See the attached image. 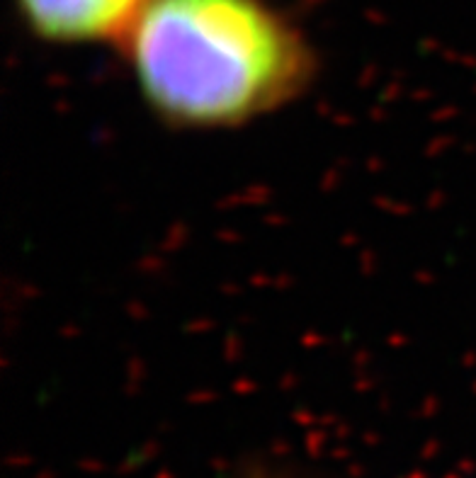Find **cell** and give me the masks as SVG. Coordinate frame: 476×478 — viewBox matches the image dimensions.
Segmentation results:
<instances>
[{
	"label": "cell",
	"instance_id": "cell-1",
	"mask_svg": "<svg viewBox=\"0 0 476 478\" xmlns=\"http://www.w3.org/2000/svg\"><path fill=\"white\" fill-rule=\"evenodd\" d=\"M122 42L141 98L175 127L246 124L311 76L302 34L265 0H146Z\"/></svg>",
	"mask_w": 476,
	"mask_h": 478
},
{
	"label": "cell",
	"instance_id": "cell-2",
	"mask_svg": "<svg viewBox=\"0 0 476 478\" xmlns=\"http://www.w3.org/2000/svg\"><path fill=\"white\" fill-rule=\"evenodd\" d=\"M146 0H17L25 25L44 42L98 44L124 39Z\"/></svg>",
	"mask_w": 476,
	"mask_h": 478
}]
</instances>
